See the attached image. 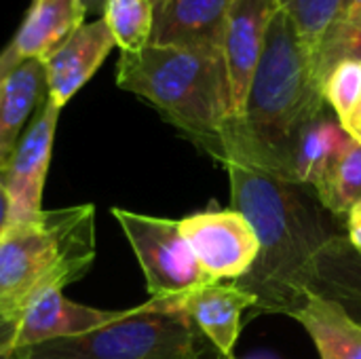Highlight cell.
Listing matches in <instances>:
<instances>
[{"label":"cell","instance_id":"cell-1","mask_svg":"<svg viewBox=\"0 0 361 359\" xmlns=\"http://www.w3.org/2000/svg\"><path fill=\"white\" fill-rule=\"evenodd\" d=\"M231 180V205L258 237L252 269L235 284L256 296L258 315H288L307 303L315 260L336 233L326 224L307 186L243 165L222 163Z\"/></svg>","mask_w":361,"mask_h":359},{"label":"cell","instance_id":"cell-2","mask_svg":"<svg viewBox=\"0 0 361 359\" xmlns=\"http://www.w3.org/2000/svg\"><path fill=\"white\" fill-rule=\"evenodd\" d=\"M326 106L313 49L279 11L269 25L245 110L226 129L220 163L239 161L292 182L296 140Z\"/></svg>","mask_w":361,"mask_h":359},{"label":"cell","instance_id":"cell-3","mask_svg":"<svg viewBox=\"0 0 361 359\" xmlns=\"http://www.w3.org/2000/svg\"><path fill=\"white\" fill-rule=\"evenodd\" d=\"M116 85L148 102L163 121L220 161L233 118L222 51L148 44L121 53Z\"/></svg>","mask_w":361,"mask_h":359},{"label":"cell","instance_id":"cell-4","mask_svg":"<svg viewBox=\"0 0 361 359\" xmlns=\"http://www.w3.org/2000/svg\"><path fill=\"white\" fill-rule=\"evenodd\" d=\"M95 260V205L42 209L0 233V315L19 322L42 294L82 279Z\"/></svg>","mask_w":361,"mask_h":359},{"label":"cell","instance_id":"cell-5","mask_svg":"<svg viewBox=\"0 0 361 359\" xmlns=\"http://www.w3.org/2000/svg\"><path fill=\"white\" fill-rule=\"evenodd\" d=\"M209 341L184 311L148 300L76 339L17 349L15 359H207Z\"/></svg>","mask_w":361,"mask_h":359},{"label":"cell","instance_id":"cell-6","mask_svg":"<svg viewBox=\"0 0 361 359\" xmlns=\"http://www.w3.org/2000/svg\"><path fill=\"white\" fill-rule=\"evenodd\" d=\"M112 216L140 262L150 300L182 311L180 307L186 296L214 284L184 239L180 220L146 216L121 207H114Z\"/></svg>","mask_w":361,"mask_h":359},{"label":"cell","instance_id":"cell-7","mask_svg":"<svg viewBox=\"0 0 361 359\" xmlns=\"http://www.w3.org/2000/svg\"><path fill=\"white\" fill-rule=\"evenodd\" d=\"M180 231L214 281L241 279L258 256L254 226L237 209H207L180 220Z\"/></svg>","mask_w":361,"mask_h":359},{"label":"cell","instance_id":"cell-8","mask_svg":"<svg viewBox=\"0 0 361 359\" xmlns=\"http://www.w3.org/2000/svg\"><path fill=\"white\" fill-rule=\"evenodd\" d=\"M59 112L61 110L49 97L40 102L0 176L8 195V224L42 212V190L51 165Z\"/></svg>","mask_w":361,"mask_h":359},{"label":"cell","instance_id":"cell-9","mask_svg":"<svg viewBox=\"0 0 361 359\" xmlns=\"http://www.w3.org/2000/svg\"><path fill=\"white\" fill-rule=\"evenodd\" d=\"M279 11L277 0H235L226 15L222 53L231 87V123L239 121L245 110L269 25Z\"/></svg>","mask_w":361,"mask_h":359},{"label":"cell","instance_id":"cell-10","mask_svg":"<svg viewBox=\"0 0 361 359\" xmlns=\"http://www.w3.org/2000/svg\"><path fill=\"white\" fill-rule=\"evenodd\" d=\"M114 47L116 42L102 17L82 23L42 59L47 97L61 110L93 78Z\"/></svg>","mask_w":361,"mask_h":359},{"label":"cell","instance_id":"cell-11","mask_svg":"<svg viewBox=\"0 0 361 359\" xmlns=\"http://www.w3.org/2000/svg\"><path fill=\"white\" fill-rule=\"evenodd\" d=\"M127 311L129 309L104 311V309L87 307L66 298L61 290L47 292L38 296L19 317L17 332H15V349H25L51 341L76 339L95 332L125 317Z\"/></svg>","mask_w":361,"mask_h":359},{"label":"cell","instance_id":"cell-12","mask_svg":"<svg viewBox=\"0 0 361 359\" xmlns=\"http://www.w3.org/2000/svg\"><path fill=\"white\" fill-rule=\"evenodd\" d=\"M150 44L222 51L226 15L235 0H152Z\"/></svg>","mask_w":361,"mask_h":359},{"label":"cell","instance_id":"cell-13","mask_svg":"<svg viewBox=\"0 0 361 359\" xmlns=\"http://www.w3.org/2000/svg\"><path fill=\"white\" fill-rule=\"evenodd\" d=\"M180 309L222 358H231L241 328L245 326L243 313L256 309V296L235 281H214L186 296Z\"/></svg>","mask_w":361,"mask_h":359},{"label":"cell","instance_id":"cell-14","mask_svg":"<svg viewBox=\"0 0 361 359\" xmlns=\"http://www.w3.org/2000/svg\"><path fill=\"white\" fill-rule=\"evenodd\" d=\"M44 97L47 80L40 59H23L0 83V176Z\"/></svg>","mask_w":361,"mask_h":359},{"label":"cell","instance_id":"cell-15","mask_svg":"<svg viewBox=\"0 0 361 359\" xmlns=\"http://www.w3.org/2000/svg\"><path fill=\"white\" fill-rule=\"evenodd\" d=\"M351 144L353 135L341 125L336 114H328V110L322 112L300 131L296 140L292 182L317 193Z\"/></svg>","mask_w":361,"mask_h":359},{"label":"cell","instance_id":"cell-16","mask_svg":"<svg viewBox=\"0 0 361 359\" xmlns=\"http://www.w3.org/2000/svg\"><path fill=\"white\" fill-rule=\"evenodd\" d=\"M290 317L307 330L322 359H361V324L336 300L309 292Z\"/></svg>","mask_w":361,"mask_h":359},{"label":"cell","instance_id":"cell-17","mask_svg":"<svg viewBox=\"0 0 361 359\" xmlns=\"http://www.w3.org/2000/svg\"><path fill=\"white\" fill-rule=\"evenodd\" d=\"M87 15L80 0H32L13 38L19 57L42 61L85 23Z\"/></svg>","mask_w":361,"mask_h":359},{"label":"cell","instance_id":"cell-18","mask_svg":"<svg viewBox=\"0 0 361 359\" xmlns=\"http://www.w3.org/2000/svg\"><path fill=\"white\" fill-rule=\"evenodd\" d=\"M311 292L336 300L361 324V256L345 235L332 237L319 252Z\"/></svg>","mask_w":361,"mask_h":359},{"label":"cell","instance_id":"cell-19","mask_svg":"<svg viewBox=\"0 0 361 359\" xmlns=\"http://www.w3.org/2000/svg\"><path fill=\"white\" fill-rule=\"evenodd\" d=\"M102 19L106 21L121 53H137L152 40V0H106Z\"/></svg>","mask_w":361,"mask_h":359},{"label":"cell","instance_id":"cell-20","mask_svg":"<svg viewBox=\"0 0 361 359\" xmlns=\"http://www.w3.org/2000/svg\"><path fill=\"white\" fill-rule=\"evenodd\" d=\"M313 61L319 80L326 85L328 74L345 61H361V6L349 13H341L319 44L313 49Z\"/></svg>","mask_w":361,"mask_h":359},{"label":"cell","instance_id":"cell-21","mask_svg":"<svg viewBox=\"0 0 361 359\" xmlns=\"http://www.w3.org/2000/svg\"><path fill=\"white\" fill-rule=\"evenodd\" d=\"M322 207L332 212L334 216H347L353 203L361 199V144H353L338 159L334 169L330 171L326 184L315 193Z\"/></svg>","mask_w":361,"mask_h":359},{"label":"cell","instance_id":"cell-22","mask_svg":"<svg viewBox=\"0 0 361 359\" xmlns=\"http://www.w3.org/2000/svg\"><path fill=\"white\" fill-rule=\"evenodd\" d=\"M279 8L294 21L300 38L315 49L330 28V23L338 17L343 0H277Z\"/></svg>","mask_w":361,"mask_h":359},{"label":"cell","instance_id":"cell-23","mask_svg":"<svg viewBox=\"0 0 361 359\" xmlns=\"http://www.w3.org/2000/svg\"><path fill=\"white\" fill-rule=\"evenodd\" d=\"M324 95L341 125L349 129L361 99V61L338 63L326 78Z\"/></svg>","mask_w":361,"mask_h":359},{"label":"cell","instance_id":"cell-24","mask_svg":"<svg viewBox=\"0 0 361 359\" xmlns=\"http://www.w3.org/2000/svg\"><path fill=\"white\" fill-rule=\"evenodd\" d=\"M347 241L351 243V248L361 256V199L357 203L351 205V209L347 212Z\"/></svg>","mask_w":361,"mask_h":359},{"label":"cell","instance_id":"cell-25","mask_svg":"<svg viewBox=\"0 0 361 359\" xmlns=\"http://www.w3.org/2000/svg\"><path fill=\"white\" fill-rule=\"evenodd\" d=\"M15 332L17 324L0 315V359H15Z\"/></svg>","mask_w":361,"mask_h":359},{"label":"cell","instance_id":"cell-26","mask_svg":"<svg viewBox=\"0 0 361 359\" xmlns=\"http://www.w3.org/2000/svg\"><path fill=\"white\" fill-rule=\"evenodd\" d=\"M23 59L19 57V53H17V49H15V44L11 42L8 47H4L2 51H0V83L21 63Z\"/></svg>","mask_w":361,"mask_h":359},{"label":"cell","instance_id":"cell-27","mask_svg":"<svg viewBox=\"0 0 361 359\" xmlns=\"http://www.w3.org/2000/svg\"><path fill=\"white\" fill-rule=\"evenodd\" d=\"M6 224H8V195L0 178V233L6 229Z\"/></svg>","mask_w":361,"mask_h":359},{"label":"cell","instance_id":"cell-28","mask_svg":"<svg viewBox=\"0 0 361 359\" xmlns=\"http://www.w3.org/2000/svg\"><path fill=\"white\" fill-rule=\"evenodd\" d=\"M80 2L87 8V13H93V15H99L106 4V0H80Z\"/></svg>","mask_w":361,"mask_h":359},{"label":"cell","instance_id":"cell-29","mask_svg":"<svg viewBox=\"0 0 361 359\" xmlns=\"http://www.w3.org/2000/svg\"><path fill=\"white\" fill-rule=\"evenodd\" d=\"M361 6V0H343V6H341V13H349V11H353V8H360ZM338 13V15H341Z\"/></svg>","mask_w":361,"mask_h":359},{"label":"cell","instance_id":"cell-30","mask_svg":"<svg viewBox=\"0 0 361 359\" xmlns=\"http://www.w3.org/2000/svg\"><path fill=\"white\" fill-rule=\"evenodd\" d=\"M357 125H361V99H360V106H357V110H355V116H353V123H351V127H349L347 131H351V129H355Z\"/></svg>","mask_w":361,"mask_h":359},{"label":"cell","instance_id":"cell-31","mask_svg":"<svg viewBox=\"0 0 361 359\" xmlns=\"http://www.w3.org/2000/svg\"><path fill=\"white\" fill-rule=\"evenodd\" d=\"M349 133L353 135V140H355V142H360V144H361V125H357L355 129H351Z\"/></svg>","mask_w":361,"mask_h":359},{"label":"cell","instance_id":"cell-32","mask_svg":"<svg viewBox=\"0 0 361 359\" xmlns=\"http://www.w3.org/2000/svg\"><path fill=\"white\" fill-rule=\"evenodd\" d=\"M228 359H235V358H228Z\"/></svg>","mask_w":361,"mask_h":359}]
</instances>
